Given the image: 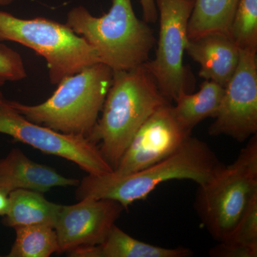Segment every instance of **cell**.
<instances>
[{"mask_svg":"<svg viewBox=\"0 0 257 257\" xmlns=\"http://www.w3.org/2000/svg\"><path fill=\"white\" fill-rule=\"evenodd\" d=\"M224 165L207 143L190 136L170 156L138 172L124 176L88 175L79 181L76 197L112 199L126 209L146 199L163 182L187 179L202 185Z\"/></svg>","mask_w":257,"mask_h":257,"instance_id":"cell-1","label":"cell"},{"mask_svg":"<svg viewBox=\"0 0 257 257\" xmlns=\"http://www.w3.org/2000/svg\"><path fill=\"white\" fill-rule=\"evenodd\" d=\"M146 67L113 72L102 114L87 138L99 147L112 170L135 134L157 109L170 104Z\"/></svg>","mask_w":257,"mask_h":257,"instance_id":"cell-2","label":"cell"},{"mask_svg":"<svg viewBox=\"0 0 257 257\" xmlns=\"http://www.w3.org/2000/svg\"><path fill=\"white\" fill-rule=\"evenodd\" d=\"M65 24L113 72L146 63L156 42L148 23L135 15L132 0H111L109 12L101 17L93 16L84 7H76L69 12Z\"/></svg>","mask_w":257,"mask_h":257,"instance_id":"cell-3","label":"cell"},{"mask_svg":"<svg viewBox=\"0 0 257 257\" xmlns=\"http://www.w3.org/2000/svg\"><path fill=\"white\" fill-rule=\"evenodd\" d=\"M113 78V71L97 62L64 77L50 98L36 105L10 103L36 124L69 135L87 138L99 119Z\"/></svg>","mask_w":257,"mask_h":257,"instance_id":"cell-4","label":"cell"},{"mask_svg":"<svg viewBox=\"0 0 257 257\" xmlns=\"http://www.w3.org/2000/svg\"><path fill=\"white\" fill-rule=\"evenodd\" d=\"M257 197V135H253L231 165H224L199 186L196 209L202 224L221 242L234 231Z\"/></svg>","mask_w":257,"mask_h":257,"instance_id":"cell-5","label":"cell"},{"mask_svg":"<svg viewBox=\"0 0 257 257\" xmlns=\"http://www.w3.org/2000/svg\"><path fill=\"white\" fill-rule=\"evenodd\" d=\"M14 42L46 61L51 84L99 62L95 51L66 24L44 18L23 19L0 11V42Z\"/></svg>","mask_w":257,"mask_h":257,"instance_id":"cell-6","label":"cell"},{"mask_svg":"<svg viewBox=\"0 0 257 257\" xmlns=\"http://www.w3.org/2000/svg\"><path fill=\"white\" fill-rule=\"evenodd\" d=\"M160 19V33L155 57L144 66L156 81L164 96L175 101L189 93V75L184 53L189 42L188 23L194 8L192 0H155Z\"/></svg>","mask_w":257,"mask_h":257,"instance_id":"cell-7","label":"cell"},{"mask_svg":"<svg viewBox=\"0 0 257 257\" xmlns=\"http://www.w3.org/2000/svg\"><path fill=\"white\" fill-rule=\"evenodd\" d=\"M0 134L9 135L45 153L77 164L88 175L113 172L99 147L82 135H69L32 122L18 112L0 91Z\"/></svg>","mask_w":257,"mask_h":257,"instance_id":"cell-8","label":"cell"},{"mask_svg":"<svg viewBox=\"0 0 257 257\" xmlns=\"http://www.w3.org/2000/svg\"><path fill=\"white\" fill-rule=\"evenodd\" d=\"M208 133L243 143L257 133L256 52L240 50L237 67L225 86L224 96Z\"/></svg>","mask_w":257,"mask_h":257,"instance_id":"cell-9","label":"cell"},{"mask_svg":"<svg viewBox=\"0 0 257 257\" xmlns=\"http://www.w3.org/2000/svg\"><path fill=\"white\" fill-rule=\"evenodd\" d=\"M190 136L176 119L170 103L166 104L139 128L111 174L124 176L143 170L170 156Z\"/></svg>","mask_w":257,"mask_h":257,"instance_id":"cell-10","label":"cell"},{"mask_svg":"<svg viewBox=\"0 0 257 257\" xmlns=\"http://www.w3.org/2000/svg\"><path fill=\"white\" fill-rule=\"evenodd\" d=\"M73 205H62L55 231L59 253L101 244L124 207L109 199L86 197Z\"/></svg>","mask_w":257,"mask_h":257,"instance_id":"cell-11","label":"cell"},{"mask_svg":"<svg viewBox=\"0 0 257 257\" xmlns=\"http://www.w3.org/2000/svg\"><path fill=\"white\" fill-rule=\"evenodd\" d=\"M79 183L78 179L67 178L33 162L20 149H13L0 160V189L8 193L18 189L43 193L54 187H77Z\"/></svg>","mask_w":257,"mask_h":257,"instance_id":"cell-12","label":"cell"},{"mask_svg":"<svg viewBox=\"0 0 257 257\" xmlns=\"http://www.w3.org/2000/svg\"><path fill=\"white\" fill-rule=\"evenodd\" d=\"M186 52L200 65L199 77L224 87L239 63V49L224 34L209 33L189 39Z\"/></svg>","mask_w":257,"mask_h":257,"instance_id":"cell-13","label":"cell"},{"mask_svg":"<svg viewBox=\"0 0 257 257\" xmlns=\"http://www.w3.org/2000/svg\"><path fill=\"white\" fill-rule=\"evenodd\" d=\"M10 207L4 216L5 226L45 224L55 228L62 205L47 200L41 192L18 189L9 193Z\"/></svg>","mask_w":257,"mask_h":257,"instance_id":"cell-14","label":"cell"},{"mask_svg":"<svg viewBox=\"0 0 257 257\" xmlns=\"http://www.w3.org/2000/svg\"><path fill=\"white\" fill-rule=\"evenodd\" d=\"M225 87L213 81L205 80L197 93L183 92L172 106L174 116L184 130L192 133L203 120L215 118L220 107Z\"/></svg>","mask_w":257,"mask_h":257,"instance_id":"cell-15","label":"cell"},{"mask_svg":"<svg viewBox=\"0 0 257 257\" xmlns=\"http://www.w3.org/2000/svg\"><path fill=\"white\" fill-rule=\"evenodd\" d=\"M187 248H165L135 239L114 225L105 240L95 246V257H189Z\"/></svg>","mask_w":257,"mask_h":257,"instance_id":"cell-16","label":"cell"},{"mask_svg":"<svg viewBox=\"0 0 257 257\" xmlns=\"http://www.w3.org/2000/svg\"><path fill=\"white\" fill-rule=\"evenodd\" d=\"M238 0H195L188 23L189 39L221 33L230 37Z\"/></svg>","mask_w":257,"mask_h":257,"instance_id":"cell-17","label":"cell"},{"mask_svg":"<svg viewBox=\"0 0 257 257\" xmlns=\"http://www.w3.org/2000/svg\"><path fill=\"white\" fill-rule=\"evenodd\" d=\"M209 256H257V197L250 203L229 237L211 248Z\"/></svg>","mask_w":257,"mask_h":257,"instance_id":"cell-18","label":"cell"},{"mask_svg":"<svg viewBox=\"0 0 257 257\" xmlns=\"http://www.w3.org/2000/svg\"><path fill=\"white\" fill-rule=\"evenodd\" d=\"M16 239L8 257H49L59 253L55 228L36 224L15 227Z\"/></svg>","mask_w":257,"mask_h":257,"instance_id":"cell-19","label":"cell"},{"mask_svg":"<svg viewBox=\"0 0 257 257\" xmlns=\"http://www.w3.org/2000/svg\"><path fill=\"white\" fill-rule=\"evenodd\" d=\"M229 35L240 50L257 52V0H238Z\"/></svg>","mask_w":257,"mask_h":257,"instance_id":"cell-20","label":"cell"},{"mask_svg":"<svg viewBox=\"0 0 257 257\" xmlns=\"http://www.w3.org/2000/svg\"><path fill=\"white\" fill-rule=\"evenodd\" d=\"M26 68L22 56L3 42H0V88L7 82L26 78Z\"/></svg>","mask_w":257,"mask_h":257,"instance_id":"cell-21","label":"cell"},{"mask_svg":"<svg viewBox=\"0 0 257 257\" xmlns=\"http://www.w3.org/2000/svg\"><path fill=\"white\" fill-rule=\"evenodd\" d=\"M143 8L144 21L147 23H155L158 19V10H157L155 0H140Z\"/></svg>","mask_w":257,"mask_h":257,"instance_id":"cell-22","label":"cell"},{"mask_svg":"<svg viewBox=\"0 0 257 257\" xmlns=\"http://www.w3.org/2000/svg\"><path fill=\"white\" fill-rule=\"evenodd\" d=\"M10 207L9 193L0 189V216H4Z\"/></svg>","mask_w":257,"mask_h":257,"instance_id":"cell-23","label":"cell"},{"mask_svg":"<svg viewBox=\"0 0 257 257\" xmlns=\"http://www.w3.org/2000/svg\"><path fill=\"white\" fill-rule=\"evenodd\" d=\"M16 0H0V6H6L14 3Z\"/></svg>","mask_w":257,"mask_h":257,"instance_id":"cell-24","label":"cell"},{"mask_svg":"<svg viewBox=\"0 0 257 257\" xmlns=\"http://www.w3.org/2000/svg\"><path fill=\"white\" fill-rule=\"evenodd\" d=\"M192 1H194V2H195V0H192Z\"/></svg>","mask_w":257,"mask_h":257,"instance_id":"cell-25","label":"cell"}]
</instances>
